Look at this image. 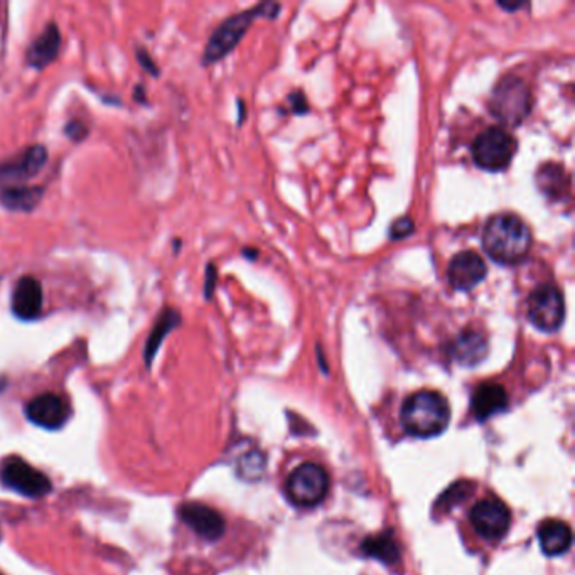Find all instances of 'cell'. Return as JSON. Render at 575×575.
<instances>
[{"label": "cell", "instance_id": "9c48e42d", "mask_svg": "<svg viewBox=\"0 0 575 575\" xmlns=\"http://www.w3.org/2000/svg\"><path fill=\"white\" fill-rule=\"evenodd\" d=\"M48 159V149L36 144L24 149L19 155L0 164V189L26 185L43 171Z\"/></svg>", "mask_w": 575, "mask_h": 575}, {"label": "cell", "instance_id": "44dd1931", "mask_svg": "<svg viewBox=\"0 0 575 575\" xmlns=\"http://www.w3.org/2000/svg\"><path fill=\"white\" fill-rule=\"evenodd\" d=\"M44 189L41 186H17L0 189V205L16 213H29L41 203Z\"/></svg>", "mask_w": 575, "mask_h": 575}, {"label": "cell", "instance_id": "484cf974", "mask_svg": "<svg viewBox=\"0 0 575 575\" xmlns=\"http://www.w3.org/2000/svg\"><path fill=\"white\" fill-rule=\"evenodd\" d=\"M218 272L217 267L213 263H208L207 279H205V297L207 301L213 299L215 287H217Z\"/></svg>", "mask_w": 575, "mask_h": 575}, {"label": "cell", "instance_id": "277c9868", "mask_svg": "<svg viewBox=\"0 0 575 575\" xmlns=\"http://www.w3.org/2000/svg\"><path fill=\"white\" fill-rule=\"evenodd\" d=\"M489 112L498 120L501 127H520L532 113V90L520 77L506 75L499 78L498 83L491 90Z\"/></svg>", "mask_w": 575, "mask_h": 575}, {"label": "cell", "instance_id": "e0dca14e", "mask_svg": "<svg viewBox=\"0 0 575 575\" xmlns=\"http://www.w3.org/2000/svg\"><path fill=\"white\" fill-rule=\"evenodd\" d=\"M63 43V36L58 27V24L51 22L46 26L43 33L39 34L33 44L27 48L26 63L34 69H44L46 66L55 61Z\"/></svg>", "mask_w": 575, "mask_h": 575}, {"label": "cell", "instance_id": "8992f818", "mask_svg": "<svg viewBox=\"0 0 575 575\" xmlns=\"http://www.w3.org/2000/svg\"><path fill=\"white\" fill-rule=\"evenodd\" d=\"M527 317L542 333H557L565 321L564 293L555 283H542L527 303Z\"/></svg>", "mask_w": 575, "mask_h": 575}, {"label": "cell", "instance_id": "3957f363", "mask_svg": "<svg viewBox=\"0 0 575 575\" xmlns=\"http://www.w3.org/2000/svg\"><path fill=\"white\" fill-rule=\"evenodd\" d=\"M402 427L413 437H434L444 432L451 421V405L444 395L421 390L410 395L402 405Z\"/></svg>", "mask_w": 575, "mask_h": 575}, {"label": "cell", "instance_id": "5bb4252c", "mask_svg": "<svg viewBox=\"0 0 575 575\" xmlns=\"http://www.w3.org/2000/svg\"><path fill=\"white\" fill-rule=\"evenodd\" d=\"M43 285L33 277H21L12 291L11 309L21 321H34L43 314Z\"/></svg>", "mask_w": 575, "mask_h": 575}, {"label": "cell", "instance_id": "cb8c5ba5", "mask_svg": "<svg viewBox=\"0 0 575 575\" xmlns=\"http://www.w3.org/2000/svg\"><path fill=\"white\" fill-rule=\"evenodd\" d=\"M88 132H90V129L85 125V122H81V120H71L65 125L66 137L71 139V141H85L88 137Z\"/></svg>", "mask_w": 575, "mask_h": 575}, {"label": "cell", "instance_id": "9a60e30c", "mask_svg": "<svg viewBox=\"0 0 575 575\" xmlns=\"http://www.w3.org/2000/svg\"><path fill=\"white\" fill-rule=\"evenodd\" d=\"M489 341L483 331L466 327L449 345V355L463 367H476L488 357Z\"/></svg>", "mask_w": 575, "mask_h": 575}, {"label": "cell", "instance_id": "ac0fdd59", "mask_svg": "<svg viewBox=\"0 0 575 575\" xmlns=\"http://www.w3.org/2000/svg\"><path fill=\"white\" fill-rule=\"evenodd\" d=\"M471 407L478 421H488L508 407V393L498 383H483L473 393Z\"/></svg>", "mask_w": 575, "mask_h": 575}, {"label": "cell", "instance_id": "603a6c76", "mask_svg": "<svg viewBox=\"0 0 575 575\" xmlns=\"http://www.w3.org/2000/svg\"><path fill=\"white\" fill-rule=\"evenodd\" d=\"M413 231H415V223H413L412 218H399L397 221H393V225L390 227V240L399 241V240L409 239Z\"/></svg>", "mask_w": 575, "mask_h": 575}, {"label": "cell", "instance_id": "4316f807", "mask_svg": "<svg viewBox=\"0 0 575 575\" xmlns=\"http://www.w3.org/2000/svg\"><path fill=\"white\" fill-rule=\"evenodd\" d=\"M289 101H291V107H293V113H307L309 112V105H307V98H305L303 91H293L289 95Z\"/></svg>", "mask_w": 575, "mask_h": 575}, {"label": "cell", "instance_id": "ba28073f", "mask_svg": "<svg viewBox=\"0 0 575 575\" xmlns=\"http://www.w3.org/2000/svg\"><path fill=\"white\" fill-rule=\"evenodd\" d=\"M0 479L7 488L29 498L46 496L53 488L46 474L22 461L21 457H11L0 466Z\"/></svg>", "mask_w": 575, "mask_h": 575}, {"label": "cell", "instance_id": "ffe728a7", "mask_svg": "<svg viewBox=\"0 0 575 575\" xmlns=\"http://www.w3.org/2000/svg\"><path fill=\"white\" fill-rule=\"evenodd\" d=\"M538 542L543 554L550 557L565 554L572 545V530L565 521H545L538 530Z\"/></svg>", "mask_w": 575, "mask_h": 575}, {"label": "cell", "instance_id": "6da1fadb", "mask_svg": "<svg viewBox=\"0 0 575 575\" xmlns=\"http://www.w3.org/2000/svg\"><path fill=\"white\" fill-rule=\"evenodd\" d=\"M532 247V229L515 213L493 215L483 229V249L498 265H518L528 257Z\"/></svg>", "mask_w": 575, "mask_h": 575}, {"label": "cell", "instance_id": "83f0119b", "mask_svg": "<svg viewBox=\"0 0 575 575\" xmlns=\"http://www.w3.org/2000/svg\"><path fill=\"white\" fill-rule=\"evenodd\" d=\"M243 255H245V259H249V261H257L259 251L255 249H245L243 250Z\"/></svg>", "mask_w": 575, "mask_h": 575}, {"label": "cell", "instance_id": "4fadbf2b", "mask_svg": "<svg viewBox=\"0 0 575 575\" xmlns=\"http://www.w3.org/2000/svg\"><path fill=\"white\" fill-rule=\"evenodd\" d=\"M179 516L186 525L207 540H218L225 533V520L215 508L189 501L179 508Z\"/></svg>", "mask_w": 575, "mask_h": 575}, {"label": "cell", "instance_id": "5b68a950", "mask_svg": "<svg viewBox=\"0 0 575 575\" xmlns=\"http://www.w3.org/2000/svg\"><path fill=\"white\" fill-rule=\"evenodd\" d=\"M518 153V141L501 125H491L476 135L471 144V155L479 169L503 173Z\"/></svg>", "mask_w": 575, "mask_h": 575}, {"label": "cell", "instance_id": "7c38bea8", "mask_svg": "<svg viewBox=\"0 0 575 575\" xmlns=\"http://www.w3.org/2000/svg\"><path fill=\"white\" fill-rule=\"evenodd\" d=\"M26 415L34 425L48 431H56L68 422L69 405L63 397L48 391L34 397L33 400L26 405Z\"/></svg>", "mask_w": 575, "mask_h": 575}, {"label": "cell", "instance_id": "d4e9b609", "mask_svg": "<svg viewBox=\"0 0 575 575\" xmlns=\"http://www.w3.org/2000/svg\"><path fill=\"white\" fill-rule=\"evenodd\" d=\"M135 58H137V61H139V65L149 73V75H153V77H159L161 75V69H159V66L157 63L154 61L153 56L149 55L144 48H137L135 49Z\"/></svg>", "mask_w": 575, "mask_h": 575}, {"label": "cell", "instance_id": "30bf717a", "mask_svg": "<svg viewBox=\"0 0 575 575\" xmlns=\"http://www.w3.org/2000/svg\"><path fill=\"white\" fill-rule=\"evenodd\" d=\"M488 277V265L474 250L456 253L447 267V279L457 293H471Z\"/></svg>", "mask_w": 575, "mask_h": 575}, {"label": "cell", "instance_id": "7402d4cb", "mask_svg": "<svg viewBox=\"0 0 575 575\" xmlns=\"http://www.w3.org/2000/svg\"><path fill=\"white\" fill-rule=\"evenodd\" d=\"M363 554L371 559H378L385 564H397L400 560V545L393 538L390 532H383L375 537H368L361 543Z\"/></svg>", "mask_w": 575, "mask_h": 575}, {"label": "cell", "instance_id": "f1b7e54d", "mask_svg": "<svg viewBox=\"0 0 575 575\" xmlns=\"http://www.w3.org/2000/svg\"><path fill=\"white\" fill-rule=\"evenodd\" d=\"M133 93H135V100H139L142 103L145 101V97H144V95H145V93H144V87L135 88V91H133Z\"/></svg>", "mask_w": 575, "mask_h": 575}, {"label": "cell", "instance_id": "7a4b0ae2", "mask_svg": "<svg viewBox=\"0 0 575 575\" xmlns=\"http://www.w3.org/2000/svg\"><path fill=\"white\" fill-rule=\"evenodd\" d=\"M282 5L277 2H261L247 11L239 12L227 17L218 26L208 39L207 48L203 51V65H215L225 59L239 46L240 41L249 33L251 24L257 19H275Z\"/></svg>", "mask_w": 575, "mask_h": 575}, {"label": "cell", "instance_id": "d6986e66", "mask_svg": "<svg viewBox=\"0 0 575 575\" xmlns=\"http://www.w3.org/2000/svg\"><path fill=\"white\" fill-rule=\"evenodd\" d=\"M181 321H183V317L177 309H174V307L163 309V313L157 317L153 331L147 337L145 347H144V359H145L147 368L153 367L154 358L159 353V347L163 345L164 339L169 336L176 327L181 326Z\"/></svg>", "mask_w": 575, "mask_h": 575}, {"label": "cell", "instance_id": "2e32d148", "mask_svg": "<svg viewBox=\"0 0 575 575\" xmlns=\"http://www.w3.org/2000/svg\"><path fill=\"white\" fill-rule=\"evenodd\" d=\"M535 185L550 203L570 201V176L562 164L543 163L535 173Z\"/></svg>", "mask_w": 575, "mask_h": 575}, {"label": "cell", "instance_id": "8fae6325", "mask_svg": "<svg viewBox=\"0 0 575 575\" xmlns=\"http://www.w3.org/2000/svg\"><path fill=\"white\" fill-rule=\"evenodd\" d=\"M471 523L483 538L499 540L510 530V510L499 499H483L471 511Z\"/></svg>", "mask_w": 575, "mask_h": 575}, {"label": "cell", "instance_id": "52a82bcc", "mask_svg": "<svg viewBox=\"0 0 575 575\" xmlns=\"http://www.w3.org/2000/svg\"><path fill=\"white\" fill-rule=\"evenodd\" d=\"M329 491V476L326 469L314 463H305L295 467L285 484L287 498L297 506L313 508L326 498Z\"/></svg>", "mask_w": 575, "mask_h": 575}]
</instances>
